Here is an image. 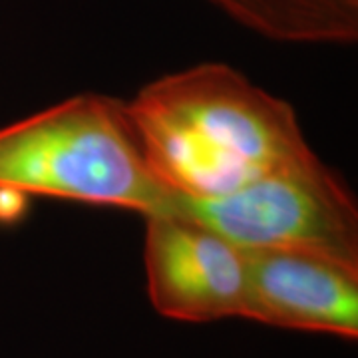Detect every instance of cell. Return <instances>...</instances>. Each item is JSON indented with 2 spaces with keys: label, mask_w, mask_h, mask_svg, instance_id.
<instances>
[{
  "label": "cell",
  "mask_w": 358,
  "mask_h": 358,
  "mask_svg": "<svg viewBox=\"0 0 358 358\" xmlns=\"http://www.w3.org/2000/svg\"><path fill=\"white\" fill-rule=\"evenodd\" d=\"M126 108L155 176L187 199L227 195L317 155L291 103L221 62L157 78Z\"/></svg>",
  "instance_id": "6da1fadb"
},
{
  "label": "cell",
  "mask_w": 358,
  "mask_h": 358,
  "mask_svg": "<svg viewBox=\"0 0 358 358\" xmlns=\"http://www.w3.org/2000/svg\"><path fill=\"white\" fill-rule=\"evenodd\" d=\"M259 36L287 44H355L358 0H207Z\"/></svg>",
  "instance_id": "8992f818"
},
{
  "label": "cell",
  "mask_w": 358,
  "mask_h": 358,
  "mask_svg": "<svg viewBox=\"0 0 358 358\" xmlns=\"http://www.w3.org/2000/svg\"><path fill=\"white\" fill-rule=\"evenodd\" d=\"M245 253V319L358 338V265L299 249Z\"/></svg>",
  "instance_id": "5b68a950"
},
{
  "label": "cell",
  "mask_w": 358,
  "mask_h": 358,
  "mask_svg": "<svg viewBox=\"0 0 358 358\" xmlns=\"http://www.w3.org/2000/svg\"><path fill=\"white\" fill-rule=\"evenodd\" d=\"M143 267L162 317L211 322L243 315L245 253L193 219L145 217Z\"/></svg>",
  "instance_id": "277c9868"
},
{
  "label": "cell",
  "mask_w": 358,
  "mask_h": 358,
  "mask_svg": "<svg viewBox=\"0 0 358 358\" xmlns=\"http://www.w3.org/2000/svg\"><path fill=\"white\" fill-rule=\"evenodd\" d=\"M171 213L201 223L241 251L299 249L358 265L357 201L317 155L227 195H178Z\"/></svg>",
  "instance_id": "3957f363"
},
{
  "label": "cell",
  "mask_w": 358,
  "mask_h": 358,
  "mask_svg": "<svg viewBox=\"0 0 358 358\" xmlns=\"http://www.w3.org/2000/svg\"><path fill=\"white\" fill-rule=\"evenodd\" d=\"M0 192L108 205L143 217L178 195L155 176L126 102L78 94L0 129Z\"/></svg>",
  "instance_id": "7a4b0ae2"
}]
</instances>
